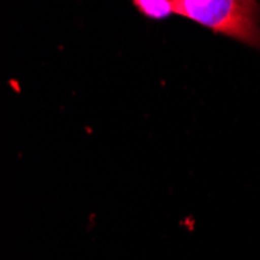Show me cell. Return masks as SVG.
Instances as JSON below:
<instances>
[{
  "label": "cell",
  "instance_id": "cell-1",
  "mask_svg": "<svg viewBox=\"0 0 260 260\" xmlns=\"http://www.w3.org/2000/svg\"><path fill=\"white\" fill-rule=\"evenodd\" d=\"M173 13L260 49L258 5L245 0H175Z\"/></svg>",
  "mask_w": 260,
  "mask_h": 260
},
{
  "label": "cell",
  "instance_id": "cell-2",
  "mask_svg": "<svg viewBox=\"0 0 260 260\" xmlns=\"http://www.w3.org/2000/svg\"><path fill=\"white\" fill-rule=\"evenodd\" d=\"M133 5L142 14L151 19H162L173 13V2H165V0H160V2H154V0H136Z\"/></svg>",
  "mask_w": 260,
  "mask_h": 260
}]
</instances>
